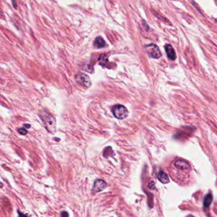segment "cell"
<instances>
[{
  "mask_svg": "<svg viewBox=\"0 0 217 217\" xmlns=\"http://www.w3.org/2000/svg\"><path fill=\"white\" fill-rule=\"evenodd\" d=\"M170 166V174H171L173 178H175V180L182 182L187 180L191 167L187 160L183 159L175 160Z\"/></svg>",
  "mask_w": 217,
  "mask_h": 217,
  "instance_id": "cell-1",
  "label": "cell"
},
{
  "mask_svg": "<svg viewBox=\"0 0 217 217\" xmlns=\"http://www.w3.org/2000/svg\"><path fill=\"white\" fill-rule=\"evenodd\" d=\"M40 117L43 122L47 130L50 133H54L56 131V121L52 115L45 112H41Z\"/></svg>",
  "mask_w": 217,
  "mask_h": 217,
  "instance_id": "cell-2",
  "label": "cell"
},
{
  "mask_svg": "<svg viewBox=\"0 0 217 217\" xmlns=\"http://www.w3.org/2000/svg\"><path fill=\"white\" fill-rule=\"evenodd\" d=\"M115 117L118 119H124L127 117L129 112L126 107L121 104H115L112 108Z\"/></svg>",
  "mask_w": 217,
  "mask_h": 217,
  "instance_id": "cell-3",
  "label": "cell"
},
{
  "mask_svg": "<svg viewBox=\"0 0 217 217\" xmlns=\"http://www.w3.org/2000/svg\"><path fill=\"white\" fill-rule=\"evenodd\" d=\"M145 50L148 55L152 58L159 59L162 55L157 45H156L155 44L152 43L146 45L145 47Z\"/></svg>",
  "mask_w": 217,
  "mask_h": 217,
  "instance_id": "cell-4",
  "label": "cell"
},
{
  "mask_svg": "<svg viewBox=\"0 0 217 217\" xmlns=\"http://www.w3.org/2000/svg\"><path fill=\"white\" fill-rule=\"evenodd\" d=\"M75 80L78 84L85 87H90L91 85V80L90 77L84 73H78L75 75Z\"/></svg>",
  "mask_w": 217,
  "mask_h": 217,
  "instance_id": "cell-5",
  "label": "cell"
},
{
  "mask_svg": "<svg viewBox=\"0 0 217 217\" xmlns=\"http://www.w3.org/2000/svg\"><path fill=\"white\" fill-rule=\"evenodd\" d=\"M107 187V183H106L103 179H98L94 182L92 192L93 193H98L103 191Z\"/></svg>",
  "mask_w": 217,
  "mask_h": 217,
  "instance_id": "cell-6",
  "label": "cell"
},
{
  "mask_svg": "<svg viewBox=\"0 0 217 217\" xmlns=\"http://www.w3.org/2000/svg\"><path fill=\"white\" fill-rule=\"evenodd\" d=\"M165 50L166 52V54H167V56L169 59L172 60V61H174V60L176 59L177 57L176 53H175L174 50L171 45L169 44L166 45Z\"/></svg>",
  "mask_w": 217,
  "mask_h": 217,
  "instance_id": "cell-7",
  "label": "cell"
},
{
  "mask_svg": "<svg viewBox=\"0 0 217 217\" xmlns=\"http://www.w3.org/2000/svg\"><path fill=\"white\" fill-rule=\"evenodd\" d=\"M94 45L97 49H102L106 46V43L102 37L98 36L95 39Z\"/></svg>",
  "mask_w": 217,
  "mask_h": 217,
  "instance_id": "cell-8",
  "label": "cell"
},
{
  "mask_svg": "<svg viewBox=\"0 0 217 217\" xmlns=\"http://www.w3.org/2000/svg\"><path fill=\"white\" fill-rule=\"evenodd\" d=\"M157 178L159 179V180L160 181V182H162L163 183H168L169 182L168 175L162 171L159 173Z\"/></svg>",
  "mask_w": 217,
  "mask_h": 217,
  "instance_id": "cell-9",
  "label": "cell"
},
{
  "mask_svg": "<svg viewBox=\"0 0 217 217\" xmlns=\"http://www.w3.org/2000/svg\"><path fill=\"white\" fill-rule=\"evenodd\" d=\"M108 63V57L105 54H102L100 55L99 58V64L102 66H107V64Z\"/></svg>",
  "mask_w": 217,
  "mask_h": 217,
  "instance_id": "cell-10",
  "label": "cell"
},
{
  "mask_svg": "<svg viewBox=\"0 0 217 217\" xmlns=\"http://www.w3.org/2000/svg\"><path fill=\"white\" fill-rule=\"evenodd\" d=\"M212 201H213V197H212V195L210 193V194L207 195L205 197V199L204 200V206L207 207H210L212 202Z\"/></svg>",
  "mask_w": 217,
  "mask_h": 217,
  "instance_id": "cell-11",
  "label": "cell"
},
{
  "mask_svg": "<svg viewBox=\"0 0 217 217\" xmlns=\"http://www.w3.org/2000/svg\"><path fill=\"white\" fill-rule=\"evenodd\" d=\"M18 133H20L21 135H26L27 134V129L25 127L18 129Z\"/></svg>",
  "mask_w": 217,
  "mask_h": 217,
  "instance_id": "cell-12",
  "label": "cell"
},
{
  "mask_svg": "<svg viewBox=\"0 0 217 217\" xmlns=\"http://www.w3.org/2000/svg\"><path fill=\"white\" fill-rule=\"evenodd\" d=\"M61 216H69V215H68V213H67V212H66V211H63V212H62V213H61Z\"/></svg>",
  "mask_w": 217,
  "mask_h": 217,
  "instance_id": "cell-13",
  "label": "cell"
},
{
  "mask_svg": "<svg viewBox=\"0 0 217 217\" xmlns=\"http://www.w3.org/2000/svg\"><path fill=\"white\" fill-rule=\"evenodd\" d=\"M24 127H27V128H29L31 126H30L29 124H26V125L25 124V125H24Z\"/></svg>",
  "mask_w": 217,
  "mask_h": 217,
  "instance_id": "cell-14",
  "label": "cell"
}]
</instances>
